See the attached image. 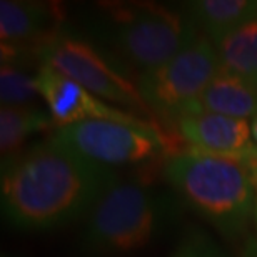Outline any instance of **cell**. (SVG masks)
Segmentation results:
<instances>
[{
	"instance_id": "17",
	"label": "cell",
	"mask_w": 257,
	"mask_h": 257,
	"mask_svg": "<svg viewBox=\"0 0 257 257\" xmlns=\"http://www.w3.org/2000/svg\"><path fill=\"white\" fill-rule=\"evenodd\" d=\"M237 161L240 162V164H244L245 167H247V171L249 172H252V171H257V146L254 144L252 147L249 149L247 152L245 154H242Z\"/></svg>"
},
{
	"instance_id": "1",
	"label": "cell",
	"mask_w": 257,
	"mask_h": 257,
	"mask_svg": "<svg viewBox=\"0 0 257 257\" xmlns=\"http://www.w3.org/2000/svg\"><path fill=\"white\" fill-rule=\"evenodd\" d=\"M115 182L112 169L87 161L50 139L4 167L2 209L19 229L62 227L90 214Z\"/></svg>"
},
{
	"instance_id": "8",
	"label": "cell",
	"mask_w": 257,
	"mask_h": 257,
	"mask_svg": "<svg viewBox=\"0 0 257 257\" xmlns=\"http://www.w3.org/2000/svg\"><path fill=\"white\" fill-rule=\"evenodd\" d=\"M35 79L39 94L47 102L50 117L59 128L85 120H110L134 127H156L142 117L105 104L97 95L90 94L50 65H40Z\"/></svg>"
},
{
	"instance_id": "19",
	"label": "cell",
	"mask_w": 257,
	"mask_h": 257,
	"mask_svg": "<svg viewBox=\"0 0 257 257\" xmlns=\"http://www.w3.org/2000/svg\"><path fill=\"white\" fill-rule=\"evenodd\" d=\"M250 179H252V186H254L255 194H257V171H252V172H250Z\"/></svg>"
},
{
	"instance_id": "2",
	"label": "cell",
	"mask_w": 257,
	"mask_h": 257,
	"mask_svg": "<svg viewBox=\"0 0 257 257\" xmlns=\"http://www.w3.org/2000/svg\"><path fill=\"white\" fill-rule=\"evenodd\" d=\"M166 177L192 209L227 235L239 234L255 210L250 172L235 159L189 149L169 159Z\"/></svg>"
},
{
	"instance_id": "15",
	"label": "cell",
	"mask_w": 257,
	"mask_h": 257,
	"mask_svg": "<svg viewBox=\"0 0 257 257\" xmlns=\"http://www.w3.org/2000/svg\"><path fill=\"white\" fill-rule=\"evenodd\" d=\"M37 94L39 87L35 77H30L10 62H2V69H0L2 107H27Z\"/></svg>"
},
{
	"instance_id": "9",
	"label": "cell",
	"mask_w": 257,
	"mask_h": 257,
	"mask_svg": "<svg viewBox=\"0 0 257 257\" xmlns=\"http://www.w3.org/2000/svg\"><path fill=\"white\" fill-rule=\"evenodd\" d=\"M181 136L191 149L210 156L237 159L249 151L252 144V128L247 119H235L210 112L181 117L177 120Z\"/></svg>"
},
{
	"instance_id": "20",
	"label": "cell",
	"mask_w": 257,
	"mask_h": 257,
	"mask_svg": "<svg viewBox=\"0 0 257 257\" xmlns=\"http://www.w3.org/2000/svg\"><path fill=\"white\" fill-rule=\"evenodd\" d=\"M254 212H255V222H257V200H255V210H254Z\"/></svg>"
},
{
	"instance_id": "13",
	"label": "cell",
	"mask_w": 257,
	"mask_h": 257,
	"mask_svg": "<svg viewBox=\"0 0 257 257\" xmlns=\"http://www.w3.org/2000/svg\"><path fill=\"white\" fill-rule=\"evenodd\" d=\"M220 70L257 87V20L242 25L215 45Z\"/></svg>"
},
{
	"instance_id": "10",
	"label": "cell",
	"mask_w": 257,
	"mask_h": 257,
	"mask_svg": "<svg viewBox=\"0 0 257 257\" xmlns=\"http://www.w3.org/2000/svg\"><path fill=\"white\" fill-rule=\"evenodd\" d=\"M210 112L235 119L257 115V87L240 77L220 70L200 95L197 114Z\"/></svg>"
},
{
	"instance_id": "12",
	"label": "cell",
	"mask_w": 257,
	"mask_h": 257,
	"mask_svg": "<svg viewBox=\"0 0 257 257\" xmlns=\"http://www.w3.org/2000/svg\"><path fill=\"white\" fill-rule=\"evenodd\" d=\"M52 117L34 107H2L0 112V154L2 166L22 156V147L32 134L52 124Z\"/></svg>"
},
{
	"instance_id": "18",
	"label": "cell",
	"mask_w": 257,
	"mask_h": 257,
	"mask_svg": "<svg viewBox=\"0 0 257 257\" xmlns=\"http://www.w3.org/2000/svg\"><path fill=\"white\" fill-rule=\"evenodd\" d=\"M250 128H252V139H254V142H255V146H257V115L252 119V124H250Z\"/></svg>"
},
{
	"instance_id": "3",
	"label": "cell",
	"mask_w": 257,
	"mask_h": 257,
	"mask_svg": "<svg viewBox=\"0 0 257 257\" xmlns=\"http://www.w3.org/2000/svg\"><path fill=\"white\" fill-rule=\"evenodd\" d=\"M166 207L146 184L115 182L90 210L84 230L85 249L120 254L146 247L166 220Z\"/></svg>"
},
{
	"instance_id": "6",
	"label": "cell",
	"mask_w": 257,
	"mask_h": 257,
	"mask_svg": "<svg viewBox=\"0 0 257 257\" xmlns=\"http://www.w3.org/2000/svg\"><path fill=\"white\" fill-rule=\"evenodd\" d=\"M39 55L45 65L69 77L99 99L141 112H151L139 85L84 40L69 35H54L40 44Z\"/></svg>"
},
{
	"instance_id": "14",
	"label": "cell",
	"mask_w": 257,
	"mask_h": 257,
	"mask_svg": "<svg viewBox=\"0 0 257 257\" xmlns=\"http://www.w3.org/2000/svg\"><path fill=\"white\" fill-rule=\"evenodd\" d=\"M52 20L50 9L32 2H0V37L2 44H19L44 34Z\"/></svg>"
},
{
	"instance_id": "4",
	"label": "cell",
	"mask_w": 257,
	"mask_h": 257,
	"mask_svg": "<svg viewBox=\"0 0 257 257\" xmlns=\"http://www.w3.org/2000/svg\"><path fill=\"white\" fill-rule=\"evenodd\" d=\"M110 20L114 49L142 74L167 64L199 37L192 17L161 5L120 7Z\"/></svg>"
},
{
	"instance_id": "5",
	"label": "cell",
	"mask_w": 257,
	"mask_h": 257,
	"mask_svg": "<svg viewBox=\"0 0 257 257\" xmlns=\"http://www.w3.org/2000/svg\"><path fill=\"white\" fill-rule=\"evenodd\" d=\"M220 72L219 54L207 35L194 42L172 60L141 75L139 90L149 109L166 117L197 114L200 95Z\"/></svg>"
},
{
	"instance_id": "16",
	"label": "cell",
	"mask_w": 257,
	"mask_h": 257,
	"mask_svg": "<svg viewBox=\"0 0 257 257\" xmlns=\"http://www.w3.org/2000/svg\"><path fill=\"white\" fill-rule=\"evenodd\" d=\"M176 257H219V254L215 252L214 247H210L205 242L192 240L191 244H187L186 247L179 250V254Z\"/></svg>"
},
{
	"instance_id": "11",
	"label": "cell",
	"mask_w": 257,
	"mask_h": 257,
	"mask_svg": "<svg viewBox=\"0 0 257 257\" xmlns=\"http://www.w3.org/2000/svg\"><path fill=\"white\" fill-rule=\"evenodd\" d=\"M197 27L217 45L242 25L257 20V0H199L189 4Z\"/></svg>"
},
{
	"instance_id": "7",
	"label": "cell",
	"mask_w": 257,
	"mask_h": 257,
	"mask_svg": "<svg viewBox=\"0 0 257 257\" xmlns=\"http://www.w3.org/2000/svg\"><path fill=\"white\" fill-rule=\"evenodd\" d=\"M52 141L104 167L144 162L164 149L157 127H134L110 120H85L57 128Z\"/></svg>"
}]
</instances>
